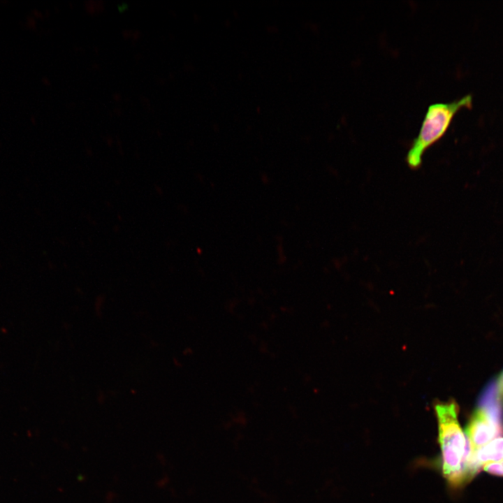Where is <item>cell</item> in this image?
<instances>
[{
  "label": "cell",
  "mask_w": 503,
  "mask_h": 503,
  "mask_svg": "<svg viewBox=\"0 0 503 503\" xmlns=\"http://www.w3.org/2000/svg\"><path fill=\"white\" fill-rule=\"evenodd\" d=\"M483 469L489 474L503 476V461L486 464Z\"/></svg>",
  "instance_id": "5b68a950"
},
{
  "label": "cell",
  "mask_w": 503,
  "mask_h": 503,
  "mask_svg": "<svg viewBox=\"0 0 503 503\" xmlns=\"http://www.w3.org/2000/svg\"><path fill=\"white\" fill-rule=\"evenodd\" d=\"M435 409L442 474L451 486H460L469 476L467 469V443L458 418V408L454 402H449L437 404Z\"/></svg>",
  "instance_id": "6da1fadb"
},
{
  "label": "cell",
  "mask_w": 503,
  "mask_h": 503,
  "mask_svg": "<svg viewBox=\"0 0 503 503\" xmlns=\"http://www.w3.org/2000/svg\"><path fill=\"white\" fill-rule=\"evenodd\" d=\"M472 96L466 95L448 103H435L428 106L417 136L408 150L406 161L411 169L420 168L425 151L446 133L456 113L462 108L469 109Z\"/></svg>",
  "instance_id": "7a4b0ae2"
},
{
  "label": "cell",
  "mask_w": 503,
  "mask_h": 503,
  "mask_svg": "<svg viewBox=\"0 0 503 503\" xmlns=\"http://www.w3.org/2000/svg\"><path fill=\"white\" fill-rule=\"evenodd\" d=\"M501 431L500 425L490 410L486 407L477 409L466 428L469 441L467 465L477 451L495 439Z\"/></svg>",
  "instance_id": "3957f363"
},
{
  "label": "cell",
  "mask_w": 503,
  "mask_h": 503,
  "mask_svg": "<svg viewBox=\"0 0 503 503\" xmlns=\"http://www.w3.org/2000/svg\"><path fill=\"white\" fill-rule=\"evenodd\" d=\"M503 461V437L495 438L479 451L468 460L467 468L469 478L479 468L488 463Z\"/></svg>",
  "instance_id": "277c9868"
}]
</instances>
